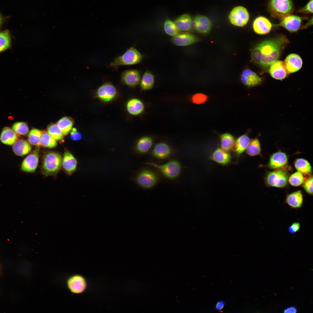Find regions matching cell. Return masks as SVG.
I'll use <instances>...</instances> for the list:
<instances>
[{"label":"cell","mask_w":313,"mask_h":313,"mask_svg":"<svg viewBox=\"0 0 313 313\" xmlns=\"http://www.w3.org/2000/svg\"><path fill=\"white\" fill-rule=\"evenodd\" d=\"M288 42L283 35L264 41L252 49L251 53L252 60L263 67H268L279 58L281 51Z\"/></svg>","instance_id":"obj_1"},{"label":"cell","mask_w":313,"mask_h":313,"mask_svg":"<svg viewBox=\"0 0 313 313\" xmlns=\"http://www.w3.org/2000/svg\"><path fill=\"white\" fill-rule=\"evenodd\" d=\"M146 164L153 167L165 178L170 180L178 178L182 169L180 163L176 160H171L162 164L152 162L146 163Z\"/></svg>","instance_id":"obj_2"},{"label":"cell","mask_w":313,"mask_h":313,"mask_svg":"<svg viewBox=\"0 0 313 313\" xmlns=\"http://www.w3.org/2000/svg\"><path fill=\"white\" fill-rule=\"evenodd\" d=\"M267 9L272 17L281 20L291 14L294 10L291 0H270Z\"/></svg>","instance_id":"obj_3"},{"label":"cell","mask_w":313,"mask_h":313,"mask_svg":"<svg viewBox=\"0 0 313 313\" xmlns=\"http://www.w3.org/2000/svg\"><path fill=\"white\" fill-rule=\"evenodd\" d=\"M62 158L59 153L50 152L44 155L42 166L43 173L46 176L57 174L62 166Z\"/></svg>","instance_id":"obj_4"},{"label":"cell","mask_w":313,"mask_h":313,"mask_svg":"<svg viewBox=\"0 0 313 313\" xmlns=\"http://www.w3.org/2000/svg\"><path fill=\"white\" fill-rule=\"evenodd\" d=\"M142 59V54L136 48L131 47L123 55L116 57L109 67L116 69L121 65L137 64L141 61Z\"/></svg>","instance_id":"obj_5"},{"label":"cell","mask_w":313,"mask_h":313,"mask_svg":"<svg viewBox=\"0 0 313 313\" xmlns=\"http://www.w3.org/2000/svg\"><path fill=\"white\" fill-rule=\"evenodd\" d=\"M149 168L143 169L137 174L135 179L137 183L145 189L153 188L159 182L160 177L159 173Z\"/></svg>","instance_id":"obj_6"},{"label":"cell","mask_w":313,"mask_h":313,"mask_svg":"<svg viewBox=\"0 0 313 313\" xmlns=\"http://www.w3.org/2000/svg\"><path fill=\"white\" fill-rule=\"evenodd\" d=\"M288 175L284 170L279 169L268 172L265 177V181L269 186L278 188L285 187L287 183Z\"/></svg>","instance_id":"obj_7"},{"label":"cell","mask_w":313,"mask_h":313,"mask_svg":"<svg viewBox=\"0 0 313 313\" xmlns=\"http://www.w3.org/2000/svg\"><path fill=\"white\" fill-rule=\"evenodd\" d=\"M249 14L247 9L242 6L234 8L229 16L230 22L233 25L239 27L245 25L249 19Z\"/></svg>","instance_id":"obj_8"},{"label":"cell","mask_w":313,"mask_h":313,"mask_svg":"<svg viewBox=\"0 0 313 313\" xmlns=\"http://www.w3.org/2000/svg\"><path fill=\"white\" fill-rule=\"evenodd\" d=\"M174 153L173 149L168 144L164 142L156 144L151 152V155L153 157L160 160L168 159Z\"/></svg>","instance_id":"obj_9"},{"label":"cell","mask_w":313,"mask_h":313,"mask_svg":"<svg viewBox=\"0 0 313 313\" xmlns=\"http://www.w3.org/2000/svg\"><path fill=\"white\" fill-rule=\"evenodd\" d=\"M39 151L37 147L24 159L21 166L22 170L27 172H33L35 171L39 162Z\"/></svg>","instance_id":"obj_10"},{"label":"cell","mask_w":313,"mask_h":313,"mask_svg":"<svg viewBox=\"0 0 313 313\" xmlns=\"http://www.w3.org/2000/svg\"><path fill=\"white\" fill-rule=\"evenodd\" d=\"M97 95L98 98L104 102H109L116 97L117 90L112 84L109 83L104 84L97 89Z\"/></svg>","instance_id":"obj_11"},{"label":"cell","mask_w":313,"mask_h":313,"mask_svg":"<svg viewBox=\"0 0 313 313\" xmlns=\"http://www.w3.org/2000/svg\"><path fill=\"white\" fill-rule=\"evenodd\" d=\"M288 157L287 154L282 152H278L270 156L268 164L270 169L274 170L283 169L288 164Z\"/></svg>","instance_id":"obj_12"},{"label":"cell","mask_w":313,"mask_h":313,"mask_svg":"<svg viewBox=\"0 0 313 313\" xmlns=\"http://www.w3.org/2000/svg\"><path fill=\"white\" fill-rule=\"evenodd\" d=\"M209 158L211 160L223 166L229 165L232 162V156L230 152L219 147L212 152Z\"/></svg>","instance_id":"obj_13"},{"label":"cell","mask_w":313,"mask_h":313,"mask_svg":"<svg viewBox=\"0 0 313 313\" xmlns=\"http://www.w3.org/2000/svg\"><path fill=\"white\" fill-rule=\"evenodd\" d=\"M269 73L273 78L280 80L285 78L290 74L284 63L281 61H276L270 65Z\"/></svg>","instance_id":"obj_14"},{"label":"cell","mask_w":313,"mask_h":313,"mask_svg":"<svg viewBox=\"0 0 313 313\" xmlns=\"http://www.w3.org/2000/svg\"><path fill=\"white\" fill-rule=\"evenodd\" d=\"M301 21L300 17L290 14L281 20L280 23L276 26H282L291 32H295L300 28Z\"/></svg>","instance_id":"obj_15"},{"label":"cell","mask_w":313,"mask_h":313,"mask_svg":"<svg viewBox=\"0 0 313 313\" xmlns=\"http://www.w3.org/2000/svg\"><path fill=\"white\" fill-rule=\"evenodd\" d=\"M241 80L243 84L248 87L257 86L262 82L261 77L249 69H245L243 71Z\"/></svg>","instance_id":"obj_16"},{"label":"cell","mask_w":313,"mask_h":313,"mask_svg":"<svg viewBox=\"0 0 313 313\" xmlns=\"http://www.w3.org/2000/svg\"><path fill=\"white\" fill-rule=\"evenodd\" d=\"M194 25L195 30L201 34H206L210 31L212 24L208 18L205 16H196L194 19Z\"/></svg>","instance_id":"obj_17"},{"label":"cell","mask_w":313,"mask_h":313,"mask_svg":"<svg viewBox=\"0 0 313 313\" xmlns=\"http://www.w3.org/2000/svg\"><path fill=\"white\" fill-rule=\"evenodd\" d=\"M121 80L123 83L130 87H134L139 84L140 75L136 70H129L124 71L121 74Z\"/></svg>","instance_id":"obj_18"},{"label":"cell","mask_w":313,"mask_h":313,"mask_svg":"<svg viewBox=\"0 0 313 313\" xmlns=\"http://www.w3.org/2000/svg\"><path fill=\"white\" fill-rule=\"evenodd\" d=\"M253 26L255 32L259 34L263 35L270 32L272 25L266 18L263 17H259L254 20Z\"/></svg>","instance_id":"obj_19"},{"label":"cell","mask_w":313,"mask_h":313,"mask_svg":"<svg viewBox=\"0 0 313 313\" xmlns=\"http://www.w3.org/2000/svg\"><path fill=\"white\" fill-rule=\"evenodd\" d=\"M284 63L286 69L290 74L299 70L303 64L301 58L295 54H291L288 55L285 59Z\"/></svg>","instance_id":"obj_20"},{"label":"cell","mask_w":313,"mask_h":313,"mask_svg":"<svg viewBox=\"0 0 313 313\" xmlns=\"http://www.w3.org/2000/svg\"><path fill=\"white\" fill-rule=\"evenodd\" d=\"M199 40L195 35L191 34L183 33L173 36L171 39L172 43L179 46H186L193 44Z\"/></svg>","instance_id":"obj_21"},{"label":"cell","mask_w":313,"mask_h":313,"mask_svg":"<svg viewBox=\"0 0 313 313\" xmlns=\"http://www.w3.org/2000/svg\"><path fill=\"white\" fill-rule=\"evenodd\" d=\"M251 140L246 134H243L239 137L235 141L233 150L238 161L241 156L245 151Z\"/></svg>","instance_id":"obj_22"},{"label":"cell","mask_w":313,"mask_h":313,"mask_svg":"<svg viewBox=\"0 0 313 313\" xmlns=\"http://www.w3.org/2000/svg\"><path fill=\"white\" fill-rule=\"evenodd\" d=\"M285 202L292 208H301L303 203V197L302 191L298 190L287 194Z\"/></svg>","instance_id":"obj_23"},{"label":"cell","mask_w":313,"mask_h":313,"mask_svg":"<svg viewBox=\"0 0 313 313\" xmlns=\"http://www.w3.org/2000/svg\"><path fill=\"white\" fill-rule=\"evenodd\" d=\"M77 161L73 155L68 151H65L62 158V166L69 175L72 174L76 170Z\"/></svg>","instance_id":"obj_24"},{"label":"cell","mask_w":313,"mask_h":313,"mask_svg":"<svg viewBox=\"0 0 313 313\" xmlns=\"http://www.w3.org/2000/svg\"><path fill=\"white\" fill-rule=\"evenodd\" d=\"M68 285L71 291L75 293L82 292L85 288L86 284L84 279L79 276H75L70 278Z\"/></svg>","instance_id":"obj_25"},{"label":"cell","mask_w":313,"mask_h":313,"mask_svg":"<svg viewBox=\"0 0 313 313\" xmlns=\"http://www.w3.org/2000/svg\"><path fill=\"white\" fill-rule=\"evenodd\" d=\"M12 148L14 153L19 156L28 154L32 149V147L29 142L23 139L17 140L13 145Z\"/></svg>","instance_id":"obj_26"},{"label":"cell","mask_w":313,"mask_h":313,"mask_svg":"<svg viewBox=\"0 0 313 313\" xmlns=\"http://www.w3.org/2000/svg\"><path fill=\"white\" fill-rule=\"evenodd\" d=\"M126 108L129 114L133 115H137L143 112L144 106L141 100L137 98H133L128 102Z\"/></svg>","instance_id":"obj_27"},{"label":"cell","mask_w":313,"mask_h":313,"mask_svg":"<svg viewBox=\"0 0 313 313\" xmlns=\"http://www.w3.org/2000/svg\"><path fill=\"white\" fill-rule=\"evenodd\" d=\"M153 143V139L151 137L149 136L142 137L137 142L136 150L139 154H146L150 150Z\"/></svg>","instance_id":"obj_28"},{"label":"cell","mask_w":313,"mask_h":313,"mask_svg":"<svg viewBox=\"0 0 313 313\" xmlns=\"http://www.w3.org/2000/svg\"><path fill=\"white\" fill-rule=\"evenodd\" d=\"M174 23L180 31H188L192 28V19L189 15L185 14L177 18Z\"/></svg>","instance_id":"obj_29"},{"label":"cell","mask_w":313,"mask_h":313,"mask_svg":"<svg viewBox=\"0 0 313 313\" xmlns=\"http://www.w3.org/2000/svg\"><path fill=\"white\" fill-rule=\"evenodd\" d=\"M17 139V136L13 130L8 127H6L2 130L0 139L3 143L8 145H13Z\"/></svg>","instance_id":"obj_30"},{"label":"cell","mask_w":313,"mask_h":313,"mask_svg":"<svg viewBox=\"0 0 313 313\" xmlns=\"http://www.w3.org/2000/svg\"><path fill=\"white\" fill-rule=\"evenodd\" d=\"M221 148L223 150L230 152L232 150L235 140L234 137L229 133H225L220 135Z\"/></svg>","instance_id":"obj_31"},{"label":"cell","mask_w":313,"mask_h":313,"mask_svg":"<svg viewBox=\"0 0 313 313\" xmlns=\"http://www.w3.org/2000/svg\"><path fill=\"white\" fill-rule=\"evenodd\" d=\"M294 165L297 170L303 174L308 175L311 172L312 167L310 163L304 159H296L294 161Z\"/></svg>","instance_id":"obj_32"},{"label":"cell","mask_w":313,"mask_h":313,"mask_svg":"<svg viewBox=\"0 0 313 313\" xmlns=\"http://www.w3.org/2000/svg\"><path fill=\"white\" fill-rule=\"evenodd\" d=\"M154 76L149 71H146L144 74L141 82L140 87L144 90H149L154 86Z\"/></svg>","instance_id":"obj_33"},{"label":"cell","mask_w":313,"mask_h":313,"mask_svg":"<svg viewBox=\"0 0 313 313\" xmlns=\"http://www.w3.org/2000/svg\"><path fill=\"white\" fill-rule=\"evenodd\" d=\"M261 151L259 141L257 138H256L250 141L245 151L248 155L255 156L260 155Z\"/></svg>","instance_id":"obj_34"},{"label":"cell","mask_w":313,"mask_h":313,"mask_svg":"<svg viewBox=\"0 0 313 313\" xmlns=\"http://www.w3.org/2000/svg\"><path fill=\"white\" fill-rule=\"evenodd\" d=\"M73 123V120L71 118L65 117L59 120L57 124L63 135H66L71 130Z\"/></svg>","instance_id":"obj_35"},{"label":"cell","mask_w":313,"mask_h":313,"mask_svg":"<svg viewBox=\"0 0 313 313\" xmlns=\"http://www.w3.org/2000/svg\"><path fill=\"white\" fill-rule=\"evenodd\" d=\"M57 144V140L53 138L47 132H42L40 145L45 148H51L56 147Z\"/></svg>","instance_id":"obj_36"},{"label":"cell","mask_w":313,"mask_h":313,"mask_svg":"<svg viewBox=\"0 0 313 313\" xmlns=\"http://www.w3.org/2000/svg\"><path fill=\"white\" fill-rule=\"evenodd\" d=\"M10 43L9 31L6 30L0 32V52L8 48L10 46Z\"/></svg>","instance_id":"obj_37"},{"label":"cell","mask_w":313,"mask_h":313,"mask_svg":"<svg viewBox=\"0 0 313 313\" xmlns=\"http://www.w3.org/2000/svg\"><path fill=\"white\" fill-rule=\"evenodd\" d=\"M41 133L42 132L38 129L35 128L32 129L28 135L29 143L33 145H40Z\"/></svg>","instance_id":"obj_38"},{"label":"cell","mask_w":313,"mask_h":313,"mask_svg":"<svg viewBox=\"0 0 313 313\" xmlns=\"http://www.w3.org/2000/svg\"><path fill=\"white\" fill-rule=\"evenodd\" d=\"M47 130L49 134L56 140H61L63 139V135L57 124L52 123L49 125Z\"/></svg>","instance_id":"obj_39"},{"label":"cell","mask_w":313,"mask_h":313,"mask_svg":"<svg viewBox=\"0 0 313 313\" xmlns=\"http://www.w3.org/2000/svg\"><path fill=\"white\" fill-rule=\"evenodd\" d=\"M305 181L303 174L301 172H296L291 175L288 178V181L292 186L296 187L302 185Z\"/></svg>","instance_id":"obj_40"},{"label":"cell","mask_w":313,"mask_h":313,"mask_svg":"<svg viewBox=\"0 0 313 313\" xmlns=\"http://www.w3.org/2000/svg\"><path fill=\"white\" fill-rule=\"evenodd\" d=\"M164 28L165 33L170 36H174L179 34L180 30L172 21L167 19L165 21Z\"/></svg>","instance_id":"obj_41"},{"label":"cell","mask_w":313,"mask_h":313,"mask_svg":"<svg viewBox=\"0 0 313 313\" xmlns=\"http://www.w3.org/2000/svg\"><path fill=\"white\" fill-rule=\"evenodd\" d=\"M12 129L16 133L20 135H25L29 130L27 124L23 122H17L13 125Z\"/></svg>","instance_id":"obj_42"},{"label":"cell","mask_w":313,"mask_h":313,"mask_svg":"<svg viewBox=\"0 0 313 313\" xmlns=\"http://www.w3.org/2000/svg\"><path fill=\"white\" fill-rule=\"evenodd\" d=\"M303 187L305 192L310 195L313 194V177L310 176L305 180L303 184Z\"/></svg>","instance_id":"obj_43"},{"label":"cell","mask_w":313,"mask_h":313,"mask_svg":"<svg viewBox=\"0 0 313 313\" xmlns=\"http://www.w3.org/2000/svg\"><path fill=\"white\" fill-rule=\"evenodd\" d=\"M208 98V97L206 95L201 93H198L192 96V100L194 103L199 104L205 102Z\"/></svg>","instance_id":"obj_44"},{"label":"cell","mask_w":313,"mask_h":313,"mask_svg":"<svg viewBox=\"0 0 313 313\" xmlns=\"http://www.w3.org/2000/svg\"><path fill=\"white\" fill-rule=\"evenodd\" d=\"M313 0H310L307 4L299 11L300 12L304 13H313Z\"/></svg>","instance_id":"obj_45"},{"label":"cell","mask_w":313,"mask_h":313,"mask_svg":"<svg viewBox=\"0 0 313 313\" xmlns=\"http://www.w3.org/2000/svg\"><path fill=\"white\" fill-rule=\"evenodd\" d=\"M301 225L299 222H295L292 223L289 227L288 231L290 234H294L300 229Z\"/></svg>","instance_id":"obj_46"},{"label":"cell","mask_w":313,"mask_h":313,"mask_svg":"<svg viewBox=\"0 0 313 313\" xmlns=\"http://www.w3.org/2000/svg\"><path fill=\"white\" fill-rule=\"evenodd\" d=\"M71 131L70 137L71 139L75 141H78L81 139V135L77 131L76 128H72Z\"/></svg>","instance_id":"obj_47"},{"label":"cell","mask_w":313,"mask_h":313,"mask_svg":"<svg viewBox=\"0 0 313 313\" xmlns=\"http://www.w3.org/2000/svg\"><path fill=\"white\" fill-rule=\"evenodd\" d=\"M224 303L222 301H218L216 305V309L220 310L223 308L224 305Z\"/></svg>","instance_id":"obj_48"},{"label":"cell","mask_w":313,"mask_h":313,"mask_svg":"<svg viewBox=\"0 0 313 313\" xmlns=\"http://www.w3.org/2000/svg\"><path fill=\"white\" fill-rule=\"evenodd\" d=\"M296 312V310L294 307H290L286 309L285 311V313H295Z\"/></svg>","instance_id":"obj_49"},{"label":"cell","mask_w":313,"mask_h":313,"mask_svg":"<svg viewBox=\"0 0 313 313\" xmlns=\"http://www.w3.org/2000/svg\"><path fill=\"white\" fill-rule=\"evenodd\" d=\"M4 20V18L2 15L0 13V27L2 26Z\"/></svg>","instance_id":"obj_50"}]
</instances>
